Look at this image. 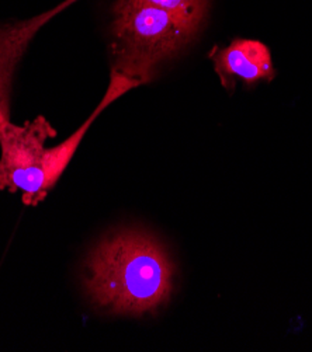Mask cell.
<instances>
[{
  "label": "cell",
  "instance_id": "obj_1",
  "mask_svg": "<svg viewBox=\"0 0 312 352\" xmlns=\"http://www.w3.org/2000/svg\"><path fill=\"white\" fill-rule=\"evenodd\" d=\"M173 265L163 245L141 232L106 239L87 260L90 300L112 313H155L173 292Z\"/></svg>",
  "mask_w": 312,
  "mask_h": 352
},
{
  "label": "cell",
  "instance_id": "obj_2",
  "mask_svg": "<svg viewBox=\"0 0 312 352\" xmlns=\"http://www.w3.org/2000/svg\"><path fill=\"white\" fill-rule=\"evenodd\" d=\"M197 32L169 13L136 0H117L113 21V72L138 85L152 80L156 67L178 55Z\"/></svg>",
  "mask_w": 312,
  "mask_h": 352
},
{
  "label": "cell",
  "instance_id": "obj_3",
  "mask_svg": "<svg viewBox=\"0 0 312 352\" xmlns=\"http://www.w3.org/2000/svg\"><path fill=\"white\" fill-rule=\"evenodd\" d=\"M55 135L44 117L24 125L0 126V190L21 191L25 205H37L48 192L44 167L47 138Z\"/></svg>",
  "mask_w": 312,
  "mask_h": 352
},
{
  "label": "cell",
  "instance_id": "obj_4",
  "mask_svg": "<svg viewBox=\"0 0 312 352\" xmlns=\"http://www.w3.org/2000/svg\"><path fill=\"white\" fill-rule=\"evenodd\" d=\"M210 58L228 91L235 89L238 79L251 86L260 80L271 82L275 76L269 47L256 40L236 38L227 48L216 47Z\"/></svg>",
  "mask_w": 312,
  "mask_h": 352
},
{
  "label": "cell",
  "instance_id": "obj_5",
  "mask_svg": "<svg viewBox=\"0 0 312 352\" xmlns=\"http://www.w3.org/2000/svg\"><path fill=\"white\" fill-rule=\"evenodd\" d=\"M138 87V83H135L132 79L112 72V80L109 85V89L104 94L103 100L100 101V104L97 105V109L94 110V113L90 116V118L72 135L69 136L65 142H62L61 145L52 148V149H45L44 152V167H45V174H47V186L48 190L51 187L55 186V183L58 182V179L61 177V174L63 173V170L66 168L67 163L71 162L72 156L75 155L81 140L83 139L86 131L90 128V125L93 124V121L97 118V116L106 109L112 102H114L118 97H121L123 94H125L127 91H129L131 89Z\"/></svg>",
  "mask_w": 312,
  "mask_h": 352
},
{
  "label": "cell",
  "instance_id": "obj_6",
  "mask_svg": "<svg viewBox=\"0 0 312 352\" xmlns=\"http://www.w3.org/2000/svg\"><path fill=\"white\" fill-rule=\"evenodd\" d=\"M143 5L160 9L198 32L208 10V0H136Z\"/></svg>",
  "mask_w": 312,
  "mask_h": 352
}]
</instances>
